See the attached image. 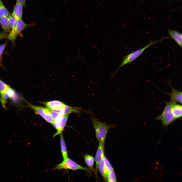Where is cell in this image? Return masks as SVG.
<instances>
[{
    "instance_id": "6da1fadb",
    "label": "cell",
    "mask_w": 182,
    "mask_h": 182,
    "mask_svg": "<svg viewBox=\"0 0 182 182\" xmlns=\"http://www.w3.org/2000/svg\"><path fill=\"white\" fill-rule=\"evenodd\" d=\"M169 38L168 37L163 36L159 40H150L149 43L144 47L138 49L126 56H123L121 64L111 75L110 79L114 77L121 68L124 65L131 63L138 58L142 54L145 50L147 48L156 43L161 42L165 39Z\"/></svg>"
},
{
    "instance_id": "7a4b0ae2",
    "label": "cell",
    "mask_w": 182,
    "mask_h": 182,
    "mask_svg": "<svg viewBox=\"0 0 182 182\" xmlns=\"http://www.w3.org/2000/svg\"><path fill=\"white\" fill-rule=\"evenodd\" d=\"M91 112L92 116L90 118L95 130L96 137L99 143L105 142L108 131L115 125L114 124H107L105 122L98 120Z\"/></svg>"
},
{
    "instance_id": "3957f363",
    "label": "cell",
    "mask_w": 182,
    "mask_h": 182,
    "mask_svg": "<svg viewBox=\"0 0 182 182\" xmlns=\"http://www.w3.org/2000/svg\"><path fill=\"white\" fill-rule=\"evenodd\" d=\"M174 102L171 101H165V106L162 113L156 118V120L161 121L164 126L167 127L175 120L172 111V106Z\"/></svg>"
},
{
    "instance_id": "277c9868",
    "label": "cell",
    "mask_w": 182,
    "mask_h": 182,
    "mask_svg": "<svg viewBox=\"0 0 182 182\" xmlns=\"http://www.w3.org/2000/svg\"><path fill=\"white\" fill-rule=\"evenodd\" d=\"M63 160L62 162L57 165L54 168V169L58 170L62 169H69L74 171L82 170L89 173L91 172V170L89 168L84 167L78 164L68 157Z\"/></svg>"
},
{
    "instance_id": "5b68a950",
    "label": "cell",
    "mask_w": 182,
    "mask_h": 182,
    "mask_svg": "<svg viewBox=\"0 0 182 182\" xmlns=\"http://www.w3.org/2000/svg\"><path fill=\"white\" fill-rule=\"evenodd\" d=\"M34 25V24H26L22 19L18 20L15 29L11 31L8 34V38L11 40L13 45L18 35L22 36L21 34L22 31L28 27H32Z\"/></svg>"
},
{
    "instance_id": "8992f818",
    "label": "cell",
    "mask_w": 182,
    "mask_h": 182,
    "mask_svg": "<svg viewBox=\"0 0 182 182\" xmlns=\"http://www.w3.org/2000/svg\"><path fill=\"white\" fill-rule=\"evenodd\" d=\"M25 101L27 104L26 107L32 109L34 110L36 115L40 116L47 122L52 124L54 120L47 111L46 107L35 105L30 103L25 100Z\"/></svg>"
},
{
    "instance_id": "52a82bcc",
    "label": "cell",
    "mask_w": 182,
    "mask_h": 182,
    "mask_svg": "<svg viewBox=\"0 0 182 182\" xmlns=\"http://www.w3.org/2000/svg\"><path fill=\"white\" fill-rule=\"evenodd\" d=\"M69 115H63L60 118L54 120L52 124L53 127L56 130L53 137L62 134L63 132L67 123Z\"/></svg>"
},
{
    "instance_id": "ba28073f",
    "label": "cell",
    "mask_w": 182,
    "mask_h": 182,
    "mask_svg": "<svg viewBox=\"0 0 182 182\" xmlns=\"http://www.w3.org/2000/svg\"><path fill=\"white\" fill-rule=\"evenodd\" d=\"M167 83L171 88V92L170 93H167L161 91L163 93L169 95L170 97L171 101L175 102H178L181 104L182 103L181 92L173 88L171 85L170 81H168Z\"/></svg>"
},
{
    "instance_id": "9c48e42d",
    "label": "cell",
    "mask_w": 182,
    "mask_h": 182,
    "mask_svg": "<svg viewBox=\"0 0 182 182\" xmlns=\"http://www.w3.org/2000/svg\"><path fill=\"white\" fill-rule=\"evenodd\" d=\"M105 142H102L99 143L98 146L97 150L95 157V161L96 168L95 170L96 174H97L98 171V166L99 163L100 161L103 153L104 152V147Z\"/></svg>"
},
{
    "instance_id": "30bf717a",
    "label": "cell",
    "mask_w": 182,
    "mask_h": 182,
    "mask_svg": "<svg viewBox=\"0 0 182 182\" xmlns=\"http://www.w3.org/2000/svg\"><path fill=\"white\" fill-rule=\"evenodd\" d=\"M62 115H68L72 113H79L80 111L83 110L81 108L70 107L65 105L60 108L53 110Z\"/></svg>"
},
{
    "instance_id": "8fae6325",
    "label": "cell",
    "mask_w": 182,
    "mask_h": 182,
    "mask_svg": "<svg viewBox=\"0 0 182 182\" xmlns=\"http://www.w3.org/2000/svg\"><path fill=\"white\" fill-rule=\"evenodd\" d=\"M47 108L52 110L59 109L65 104L59 101L54 100L45 102H40Z\"/></svg>"
},
{
    "instance_id": "7c38bea8",
    "label": "cell",
    "mask_w": 182,
    "mask_h": 182,
    "mask_svg": "<svg viewBox=\"0 0 182 182\" xmlns=\"http://www.w3.org/2000/svg\"><path fill=\"white\" fill-rule=\"evenodd\" d=\"M15 93V90L10 87L2 95L0 96V101L3 106L5 109H6L5 104L7 100L13 97Z\"/></svg>"
},
{
    "instance_id": "4fadbf2b",
    "label": "cell",
    "mask_w": 182,
    "mask_h": 182,
    "mask_svg": "<svg viewBox=\"0 0 182 182\" xmlns=\"http://www.w3.org/2000/svg\"><path fill=\"white\" fill-rule=\"evenodd\" d=\"M168 33L171 38L174 40L181 48L182 46V35L181 33L174 30H168Z\"/></svg>"
},
{
    "instance_id": "5bb4252c",
    "label": "cell",
    "mask_w": 182,
    "mask_h": 182,
    "mask_svg": "<svg viewBox=\"0 0 182 182\" xmlns=\"http://www.w3.org/2000/svg\"><path fill=\"white\" fill-rule=\"evenodd\" d=\"M23 7L21 4L16 2L11 15L17 20L22 19Z\"/></svg>"
},
{
    "instance_id": "9a60e30c",
    "label": "cell",
    "mask_w": 182,
    "mask_h": 182,
    "mask_svg": "<svg viewBox=\"0 0 182 182\" xmlns=\"http://www.w3.org/2000/svg\"><path fill=\"white\" fill-rule=\"evenodd\" d=\"M182 106L181 105L174 102L172 107V111L175 120L181 118L182 116Z\"/></svg>"
},
{
    "instance_id": "2e32d148",
    "label": "cell",
    "mask_w": 182,
    "mask_h": 182,
    "mask_svg": "<svg viewBox=\"0 0 182 182\" xmlns=\"http://www.w3.org/2000/svg\"><path fill=\"white\" fill-rule=\"evenodd\" d=\"M104 152L102 154V158L99 163L98 166V170H99L104 179L105 181L106 182L107 181V173L105 168L104 162Z\"/></svg>"
},
{
    "instance_id": "e0dca14e",
    "label": "cell",
    "mask_w": 182,
    "mask_h": 182,
    "mask_svg": "<svg viewBox=\"0 0 182 182\" xmlns=\"http://www.w3.org/2000/svg\"><path fill=\"white\" fill-rule=\"evenodd\" d=\"M0 24L4 31L10 33L11 30L8 22L7 17L3 16L0 17Z\"/></svg>"
},
{
    "instance_id": "ac0fdd59",
    "label": "cell",
    "mask_w": 182,
    "mask_h": 182,
    "mask_svg": "<svg viewBox=\"0 0 182 182\" xmlns=\"http://www.w3.org/2000/svg\"><path fill=\"white\" fill-rule=\"evenodd\" d=\"M61 151L63 159L68 157L67 150L62 134H60Z\"/></svg>"
},
{
    "instance_id": "d6986e66",
    "label": "cell",
    "mask_w": 182,
    "mask_h": 182,
    "mask_svg": "<svg viewBox=\"0 0 182 182\" xmlns=\"http://www.w3.org/2000/svg\"><path fill=\"white\" fill-rule=\"evenodd\" d=\"M85 162L91 170H93L94 163V158L92 155L86 154L84 156Z\"/></svg>"
},
{
    "instance_id": "ffe728a7",
    "label": "cell",
    "mask_w": 182,
    "mask_h": 182,
    "mask_svg": "<svg viewBox=\"0 0 182 182\" xmlns=\"http://www.w3.org/2000/svg\"><path fill=\"white\" fill-rule=\"evenodd\" d=\"M9 26L11 30H14L16 28L17 20L12 15L10 14L8 17Z\"/></svg>"
},
{
    "instance_id": "44dd1931",
    "label": "cell",
    "mask_w": 182,
    "mask_h": 182,
    "mask_svg": "<svg viewBox=\"0 0 182 182\" xmlns=\"http://www.w3.org/2000/svg\"><path fill=\"white\" fill-rule=\"evenodd\" d=\"M10 14L9 12L1 1L0 2V17L3 16L8 17Z\"/></svg>"
},
{
    "instance_id": "7402d4cb",
    "label": "cell",
    "mask_w": 182,
    "mask_h": 182,
    "mask_svg": "<svg viewBox=\"0 0 182 182\" xmlns=\"http://www.w3.org/2000/svg\"><path fill=\"white\" fill-rule=\"evenodd\" d=\"M107 181L109 182H117V179L113 168L107 174Z\"/></svg>"
},
{
    "instance_id": "603a6c76",
    "label": "cell",
    "mask_w": 182,
    "mask_h": 182,
    "mask_svg": "<svg viewBox=\"0 0 182 182\" xmlns=\"http://www.w3.org/2000/svg\"><path fill=\"white\" fill-rule=\"evenodd\" d=\"M10 87L0 79V96L2 95Z\"/></svg>"
},
{
    "instance_id": "cb8c5ba5",
    "label": "cell",
    "mask_w": 182,
    "mask_h": 182,
    "mask_svg": "<svg viewBox=\"0 0 182 182\" xmlns=\"http://www.w3.org/2000/svg\"><path fill=\"white\" fill-rule=\"evenodd\" d=\"M104 161L105 169L108 174L109 172L113 168L110 163L105 155L104 156Z\"/></svg>"
},
{
    "instance_id": "d4e9b609",
    "label": "cell",
    "mask_w": 182,
    "mask_h": 182,
    "mask_svg": "<svg viewBox=\"0 0 182 182\" xmlns=\"http://www.w3.org/2000/svg\"><path fill=\"white\" fill-rule=\"evenodd\" d=\"M7 43V42H6L5 43L0 45V63L1 62V56L6 47Z\"/></svg>"
},
{
    "instance_id": "484cf974",
    "label": "cell",
    "mask_w": 182,
    "mask_h": 182,
    "mask_svg": "<svg viewBox=\"0 0 182 182\" xmlns=\"http://www.w3.org/2000/svg\"><path fill=\"white\" fill-rule=\"evenodd\" d=\"M8 33L3 31L0 33V40L8 38Z\"/></svg>"
},
{
    "instance_id": "4316f807",
    "label": "cell",
    "mask_w": 182,
    "mask_h": 182,
    "mask_svg": "<svg viewBox=\"0 0 182 182\" xmlns=\"http://www.w3.org/2000/svg\"><path fill=\"white\" fill-rule=\"evenodd\" d=\"M16 1L21 4L23 6L26 7V0H16Z\"/></svg>"
},
{
    "instance_id": "83f0119b",
    "label": "cell",
    "mask_w": 182,
    "mask_h": 182,
    "mask_svg": "<svg viewBox=\"0 0 182 182\" xmlns=\"http://www.w3.org/2000/svg\"><path fill=\"white\" fill-rule=\"evenodd\" d=\"M1 1V0H0V1Z\"/></svg>"
}]
</instances>
